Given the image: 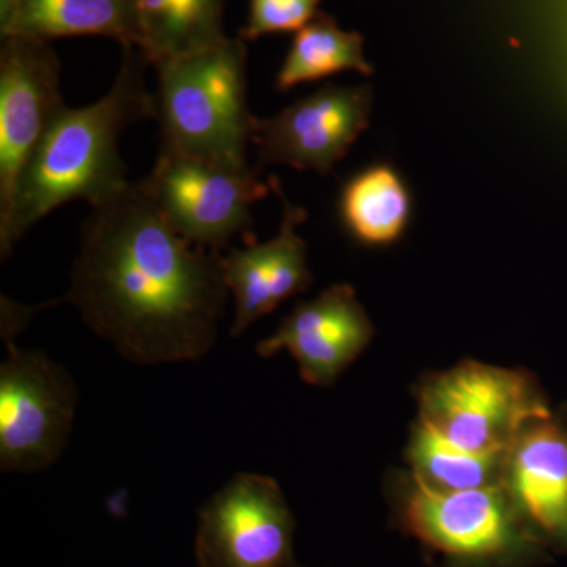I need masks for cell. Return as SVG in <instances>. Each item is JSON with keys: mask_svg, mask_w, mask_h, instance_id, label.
I'll list each match as a JSON object with an SVG mask.
<instances>
[{"mask_svg": "<svg viewBox=\"0 0 567 567\" xmlns=\"http://www.w3.org/2000/svg\"><path fill=\"white\" fill-rule=\"evenodd\" d=\"M84 322L136 364L196 361L226 312L221 254L183 240L141 182L92 207L70 276Z\"/></svg>", "mask_w": 567, "mask_h": 567, "instance_id": "obj_1", "label": "cell"}, {"mask_svg": "<svg viewBox=\"0 0 567 567\" xmlns=\"http://www.w3.org/2000/svg\"><path fill=\"white\" fill-rule=\"evenodd\" d=\"M144 55L123 47L122 65L106 95L58 115L22 177L9 218L0 223V254L55 208L87 200L92 207L128 186L118 141L144 118H155V99L145 84Z\"/></svg>", "mask_w": 567, "mask_h": 567, "instance_id": "obj_2", "label": "cell"}, {"mask_svg": "<svg viewBox=\"0 0 567 567\" xmlns=\"http://www.w3.org/2000/svg\"><path fill=\"white\" fill-rule=\"evenodd\" d=\"M246 41L229 39L156 63L155 118L164 151L248 166L256 117L248 106Z\"/></svg>", "mask_w": 567, "mask_h": 567, "instance_id": "obj_3", "label": "cell"}, {"mask_svg": "<svg viewBox=\"0 0 567 567\" xmlns=\"http://www.w3.org/2000/svg\"><path fill=\"white\" fill-rule=\"evenodd\" d=\"M394 483L402 528L461 567H509L543 555L546 543L502 483L453 494L420 486L404 473Z\"/></svg>", "mask_w": 567, "mask_h": 567, "instance_id": "obj_4", "label": "cell"}, {"mask_svg": "<svg viewBox=\"0 0 567 567\" xmlns=\"http://www.w3.org/2000/svg\"><path fill=\"white\" fill-rule=\"evenodd\" d=\"M416 398L423 423L476 453L506 454L529 424L554 415L535 375L480 361L425 377Z\"/></svg>", "mask_w": 567, "mask_h": 567, "instance_id": "obj_5", "label": "cell"}, {"mask_svg": "<svg viewBox=\"0 0 567 567\" xmlns=\"http://www.w3.org/2000/svg\"><path fill=\"white\" fill-rule=\"evenodd\" d=\"M145 193L183 240L219 252L235 235L251 238V207L271 192L257 169L159 148Z\"/></svg>", "mask_w": 567, "mask_h": 567, "instance_id": "obj_6", "label": "cell"}, {"mask_svg": "<svg viewBox=\"0 0 567 567\" xmlns=\"http://www.w3.org/2000/svg\"><path fill=\"white\" fill-rule=\"evenodd\" d=\"M0 365V466L2 472L50 468L66 445L76 412V388L47 354L22 350L6 338Z\"/></svg>", "mask_w": 567, "mask_h": 567, "instance_id": "obj_7", "label": "cell"}, {"mask_svg": "<svg viewBox=\"0 0 567 567\" xmlns=\"http://www.w3.org/2000/svg\"><path fill=\"white\" fill-rule=\"evenodd\" d=\"M295 518L274 477L240 473L200 509L199 567H300Z\"/></svg>", "mask_w": 567, "mask_h": 567, "instance_id": "obj_8", "label": "cell"}, {"mask_svg": "<svg viewBox=\"0 0 567 567\" xmlns=\"http://www.w3.org/2000/svg\"><path fill=\"white\" fill-rule=\"evenodd\" d=\"M61 62L51 41L6 37L0 47V223L9 218L25 169L65 110Z\"/></svg>", "mask_w": 567, "mask_h": 567, "instance_id": "obj_9", "label": "cell"}, {"mask_svg": "<svg viewBox=\"0 0 567 567\" xmlns=\"http://www.w3.org/2000/svg\"><path fill=\"white\" fill-rule=\"evenodd\" d=\"M372 106L371 85H322L274 117H256L257 162L328 175L368 128Z\"/></svg>", "mask_w": 567, "mask_h": 567, "instance_id": "obj_10", "label": "cell"}, {"mask_svg": "<svg viewBox=\"0 0 567 567\" xmlns=\"http://www.w3.org/2000/svg\"><path fill=\"white\" fill-rule=\"evenodd\" d=\"M374 324L349 284L328 287L315 300L297 305L257 354L275 357L286 350L297 361L306 383L328 386L364 352Z\"/></svg>", "mask_w": 567, "mask_h": 567, "instance_id": "obj_11", "label": "cell"}, {"mask_svg": "<svg viewBox=\"0 0 567 567\" xmlns=\"http://www.w3.org/2000/svg\"><path fill=\"white\" fill-rule=\"evenodd\" d=\"M268 183L282 204L278 235L265 244L248 238L244 248H233L221 256L224 282L235 301V319L230 327L234 338L271 315L293 295L306 292L312 284L308 246L297 233L308 213L287 199L278 178L270 177Z\"/></svg>", "mask_w": 567, "mask_h": 567, "instance_id": "obj_12", "label": "cell"}, {"mask_svg": "<svg viewBox=\"0 0 567 567\" xmlns=\"http://www.w3.org/2000/svg\"><path fill=\"white\" fill-rule=\"evenodd\" d=\"M503 487L546 546L567 551V416L529 424L507 450Z\"/></svg>", "mask_w": 567, "mask_h": 567, "instance_id": "obj_13", "label": "cell"}, {"mask_svg": "<svg viewBox=\"0 0 567 567\" xmlns=\"http://www.w3.org/2000/svg\"><path fill=\"white\" fill-rule=\"evenodd\" d=\"M0 35L51 41L107 37L134 48L130 0H0Z\"/></svg>", "mask_w": 567, "mask_h": 567, "instance_id": "obj_14", "label": "cell"}, {"mask_svg": "<svg viewBox=\"0 0 567 567\" xmlns=\"http://www.w3.org/2000/svg\"><path fill=\"white\" fill-rule=\"evenodd\" d=\"M412 189L390 163L358 171L342 185L338 213L347 234L368 248L401 241L413 218Z\"/></svg>", "mask_w": 567, "mask_h": 567, "instance_id": "obj_15", "label": "cell"}, {"mask_svg": "<svg viewBox=\"0 0 567 567\" xmlns=\"http://www.w3.org/2000/svg\"><path fill=\"white\" fill-rule=\"evenodd\" d=\"M134 48L147 63L166 61L226 40V0H130Z\"/></svg>", "mask_w": 567, "mask_h": 567, "instance_id": "obj_16", "label": "cell"}, {"mask_svg": "<svg viewBox=\"0 0 567 567\" xmlns=\"http://www.w3.org/2000/svg\"><path fill=\"white\" fill-rule=\"evenodd\" d=\"M506 454L476 453L417 420L406 447L409 475L434 492L473 491L502 483Z\"/></svg>", "mask_w": 567, "mask_h": 567, "instance_id": "obj_17", "label": "cell"}, {"mask_svg": "<svg viewBox=\"0 0 567 567\" xmlns=\"http://www.w3.org/2000/svg\"><path fill=\"white\" fill-rule=\"evenodd\" d=\"M347 70L364 76L375 73L364 55L363 35L342 31L333 17L319 11L315 20L295 32L275 85L279 92H289L298 84L324 80Z\"/></svg>", "mask_w": 567, "mask_h": 567, "instance_id": "obj_18", "label": "cell"}, {"mask_svg": "<svg viewBox=\"0 0 567 567\" xmlns=\"http://www.w3.org/2000/svg\"><path fill=\"white\" fill-rule=\"evenodd\" d=\"M320 0H249L246 24L240 29L244 41L279 32H298L319 14Z\"/></svg>", "mask_w": 567, "mask_h": 567, "instance_id": "obj_19", "label": "cell"}]
</instances>
